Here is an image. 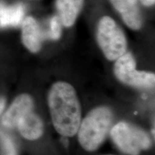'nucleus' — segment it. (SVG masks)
I'll list each match as a JSON object with an SVG mask.
<instances>
[{"instance_id":"f03ea898","label":"nucleus","mask_w":155,"mask_h":155,"mask_svg":"<svg viewBox=\"0 0 155 155\" xmlns=\"http://www.w3.org/2000/svg\"><path fill=\"white\" fill-rule=\"evenodd\" d=\"M113 121L110 108L101 106L93 109L81 122L78 128V141L84 150H96L105 140Z\"/></svg>"},{"instance_id":"2eb2a0df","label":"nucleus","mask_w":155,"mask_h":155,"mask_svg":"<svg viewBox=\"0 0 155 155\" xmlns=\"http://www.w3.org/2000/svg\"><path fill=\"white\" fill-rule=\"evenodd\" d=\"M5 106V99L4 98H0V114L3 111Z\"/></svg>"},{"instance_id":"7ed1b4c3","label":"nucleus","mask_w":155,"mask_h":155,"mask_svg":"<svg viewBox=\"0 0 155 155\" xmlns=\"http://www.w3.org/2000/svg\"><path fill=\"white\" fill-rule=\"evenodd\" d=\"M96 37L98 45L108 61H116L127 52L125 35L111 17L104 16L100 19Z\"/></svg>"},{"instance_id":"ddd939ff","label":"nucleus","mask_w":155,"mask_h":155,"mask_svg":"<svg viewBox=\"0 0 155 155\" xmlns=\"http://www.w3.org/2000/svg\"><path fill=\"white\" fill-rule=\"evenodd\" d=\"M62 23L58 16H54L50 19L49 30L43 32L44 38H49L50 40H57L61 37Z\"/></svg>"},{"instance_id":"4468645a","label":"nucleus","mask_w":155,"mask_h":155,"mask_svg":"<svg viewBox=\"0 0 155 155\" xmlns=\"http://www.w3.org/2000/svg\"><path fill=\"white\" fill-rule=\"evenodd\" d=\"M139 1L145 7H151L154 5L155 2V0H139Z\"/></svg>"},{"instance_id":"20e7f679","label":"nucleus","mask_w":155,"mask_h":155,"mask_svg":"<svg viewBox=\"0 0 155 155\" xmlns=\"http://www.w3.org/2000/svg\"><path fill=\"white\" fill-rule=\"evenodd\" d=\"M112 140L122 152L139 155L152 146L150 137L141 129L127 122L118 123L111 130Z\"/></svg>"},{"instance_id":"1a4fd4ad","label":"nucleus","mask_w":155,"mask_h":155,"mask_svg":"<svg viewBox=\"0 0 155 155\" xmlns=\"http://www.w3.org/2000/svg\"><path fill=\"white\" fill-rule=\"evenodd\" d=\"M21 135L28 140H35L43 133V124L41 119L31 111L19 120L16 127Z\"/></svg>"},{"instance_id":"6e6552de","label":"nucleus","mask_w":155,"mask_h":155,"mask_svg":"<svg viewBox=\"0 0 155 155\" xmlns=\"http://www.w3.org/2000/svg\"><path fill=\"white\" fill-rule=\"evenodd\" d=\"M40 25L32 17H27L22 22V40L24 45L32 53H38L44 39Z\"/></svg>"},{"instance_id":"f257e3e1","label":"nucleus","mask_w":155,"mask_h":155,"mask_svg":"<svg viewBox=\"0 0 155 155\" xmlns=\"http://www.w3.org/2000/svg\"><path fill=\"white\" fill-rule=\"evenodd\" d=\"M48 106L54 127L63 137H73L81 122V108L76 92L71 84L59 81L52 86Z\"/></svg>"},{"instance_id":"9d476101","label":"nucleus","mask_w":155,"mask_h":155,"mask_svg":"<svg viewBox=\"0 0 155 155\" xmlns=\"http://www.w3.org/2000/svg\"><path fill=\"white\" fill-rule=\"evenodd\" d=\"M84 0H56L55 6L62 25L70 28L76 21Z\"/></svg>"},{"instance_id":"0eeeda50","label":"nucleus","mask_w":155,"mask_h":155,"mask_svg":"<svg viewBox=\"0 0 155 155\" xmlns=\"http://www.w3.org/2000/svg\"><path fill=\"white\" fill-rule=\"evenodd\" d=\"M110 2L129 28L138 30L141 28L142 17L139 0H110Z\"/></svg>"},{"instance_id":"39448f33","label":"nucleus","mask_w":155,"mask_h":155,"mask_svg":"<svg viewBox=\"0 0 155 155\" xmlns=\"http://www.w3.org/2000/svg\"><path fill=\"white\" fill-rule=\"evenodd\" d=\"M116 61L114 72L121 83L137 88H150L154 86V73L137 71L135 60L130 53L126 52Z\"/></svg>"},{"instance_id":"423d86ee","label":"nucleus","mask_w":155,"mask_h":155,"mask_svg":"<svg viewBox=\"0 0 155 155\" xmlns=\"http://www.w3.org/2000/svg\"><path fill=\"white\" fill-rule=\"evenodd\" d=\"M33 100L28 94L17 96L9 109L4 114L2 122L4 127L8 129L16 128L19 120L27 113L33 110Z\"/></svg>"},{"instance_id":"9b49d317","label":"nucleus","mask_w":155,"mask_h":155,"mask_svg":"<svg viewBox=\"0 0 155 155\" xmlns=\"http://www.w3.org/2000/svg\"><path fill=\"white\" fill-rule=\"evenodd\" d=\"M25 15V7L22 3L7 5L0 2V28L17 27L22 24Z\"/></svg>"},{"instance_id":"f8f14e48","label":"nucleus","mask_w":155,"mask_h":155,"mask_svg":"<svg viewBox=\"0 0 155 155\" xmlns=\"http://www.w3.org/2000/svg\"><path fill=\"white\" fill-rule=\"evenodd\" d=\"M0 154L1 155H18L17 148L10 136L0 131Z\"/></svg>"}]
</instances>
